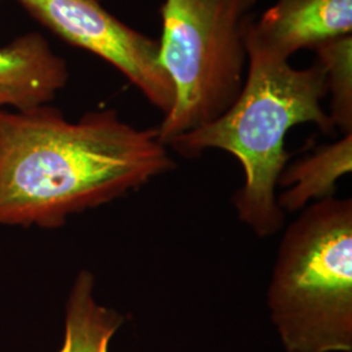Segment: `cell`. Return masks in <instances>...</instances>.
Returning a JSON list of instances; mask_svg holds the SVG:
<instances>
[{
    "label": "cell",
    "instance_id": "cell-1",
    "mask_svg": "<svg viewBox=\"0 0 352 352\" xmlns=\"http://www.w3.org/2000/svg\"><path fill=\"white\" fill-rule=\"evenodd\" d=\"M174 167L157 128L131 126L113 109L77 122L49 104L0 110V226L62 227Z\"/></svg>",
    "mask_w": 352,
    "mask_h": 352
},
{
    "label": "cell",
    "instance_id": "cell-2",
    "mask_svg": "<svg viewBox=\"0 0 352 352\" xmlns=\"http://www.w3.org/2000/svg\"><path fill=\"white\" fill-rule=\"evenodd\" d=\"M247 54V76L236 101L213 122L171 140L167 148L187 158L209 149L232 154L244 171V184L234 196L239 219L265 238L277 234L285 221L276 188L289 161L285 141L289 129L305 123L325 133L336 128L321 104L327 87L320 64L295 68L289 60Z\"/></svg>",
    "mask_w": 352,
    "mask_h": 352
},
{
    "label": "cell",
    "instance_id": "cell-3",
    "mask_svg": "<svg viewBox=\"0 0 352 352\" xmlns=\"http://www.w3.org/2000/svg\"><path fill=\"white\" fill-rule=\"evenodd\" d=\"M267 307L286 351H352L351 199L312 202L287 227Z\"/></svg>",
    "mask_w": 352,
    "mask_h": 352
},
{
    "label": "cell",
    "instance_id": "cell-4",
    "mask_svg": "<svg viewBox=\"0 0 352 352\" xmlns=\"http://www.w3.org/2000/svg\"><path fill=\"white\" fill-rule=\"evenodd\" d=\"M257 0H164L158 60L175 101L158 129L167 145L226 113L244 85L247 21Z\"/></svg>",
    "mask_w": 352,
    "mask_h": 352
},
{
    "label": "cell",
    "instance_id": "cell-5",
    "mask_svg": "<svg viewBox=\"0 0 352 352\" xmlns=\"http://www.w3.org/2000/svg\"><path fill=\"white\" fill-rule=\"evenodd\" d=\"M65 42L111 64L166 115L175 101L170 77L158 60V41L122 23L93 0H17Z\"/></svg>",
    "mask_w": 352,
    "mask_h": 352
},
{
    "label": "cell",
    "instance_id": "cell-6",
    "mask_svg": "<svg viewBox=\"0 0 352 352\" xmlns=\"http://www.w3.org/2000/svg\"><path fill=\"white\" fill-rule=\"evenodd\" d=\"M352 0H277L244 30L247 51L289 60L333 38L351 36Z\"/></svg>",
    "mask_w": 352,
    "mask_h": 352
},
{
    "label": "cell",
    "instance_id": "cell-7",
    "mask_svg": "<svg viewBox=\"0 0 352 352\" xmlns=\"http://www.w3.org/2000/svg\"><path fill=\"white\" fill-rule=\"evenodd\" d=\"M68 65L39 33L0 47V110L25 111L49 104L68 82Z\"/></svg>",
    "mask_w": 352,
    "mask_h": 352
},
{
    "label": "cell",
    "instance_id": "cell-8",
    "mask_svg": "<svg viewBox=\"0 0 352 352\" xmlns=\"http://www.w3.org/2000/svg\"><path fill=\"white\" fill-rule=\"evenodd\" d=\"M352 170V133L321 146L302 158L289 168H285L279 184L289 189L283 192L278 205L283 213L302 210L311 201L334 197L336 184L342 176Z\"/></svg>",
    "mask_w": 352,
    "mask_h": 352
},
{
    "label": "cell",
    "instance_id": "cell-9",
    "mask_svg": "<svg viewBox=\"0 0 352 352\" xmlns=\"http://www.w3.org/2000/svg\"><path fill=\"white\" fill-rule=\"evenodd\" d=\"M94 287L93 273L81 270L65 302V333L59 352H109L124 317L97 302Z\"/></svg>",
    "mask_w": 352,
    "mask_h": 352
},
{
    "label": "cell",
    "instance_id": "cell-10",
    "mask_svg": "<svg viewBox=\"0 0 352 352\" xmlns=\"http://www.w3.org/2000/svg\"><path fill=\"white\" fill-rule=\"evenodd\" d=\"M331 97L330 119L343 135L352 133V36L333 38L316 46Z\"/></svg>",
    "mask_w": 352,
    "mask_h": 352
},
{
    "label": "cell",
    "instance_id": "cell-11",
    "mask_svg": "<svg viewBox=\"0 0 352 352\" xmlns=\"http://www.w3.org/2000/svg\"><path fill=\"white\" fill-rule=\"evenodd\" d=\"M93 1H98V3H101V1H103V0H93Z\"/></svg>",
    "mask_w": 352,
    "mask_h": 352
},
{
    "label": "cell",
    "instance_id": "cell-12",
    "mask_svg": "<svg viewBox=\"0 0 352 352\" xmlns=\"http://www.w3.org/2000/svg\"><path fill=\"white\" fill-rule=\"evenodd\" d=\"M0 1H1V0H0Z\"/></svg>",
    "mask_w": 352,
    "mask_h": 352
}]
</instances>
